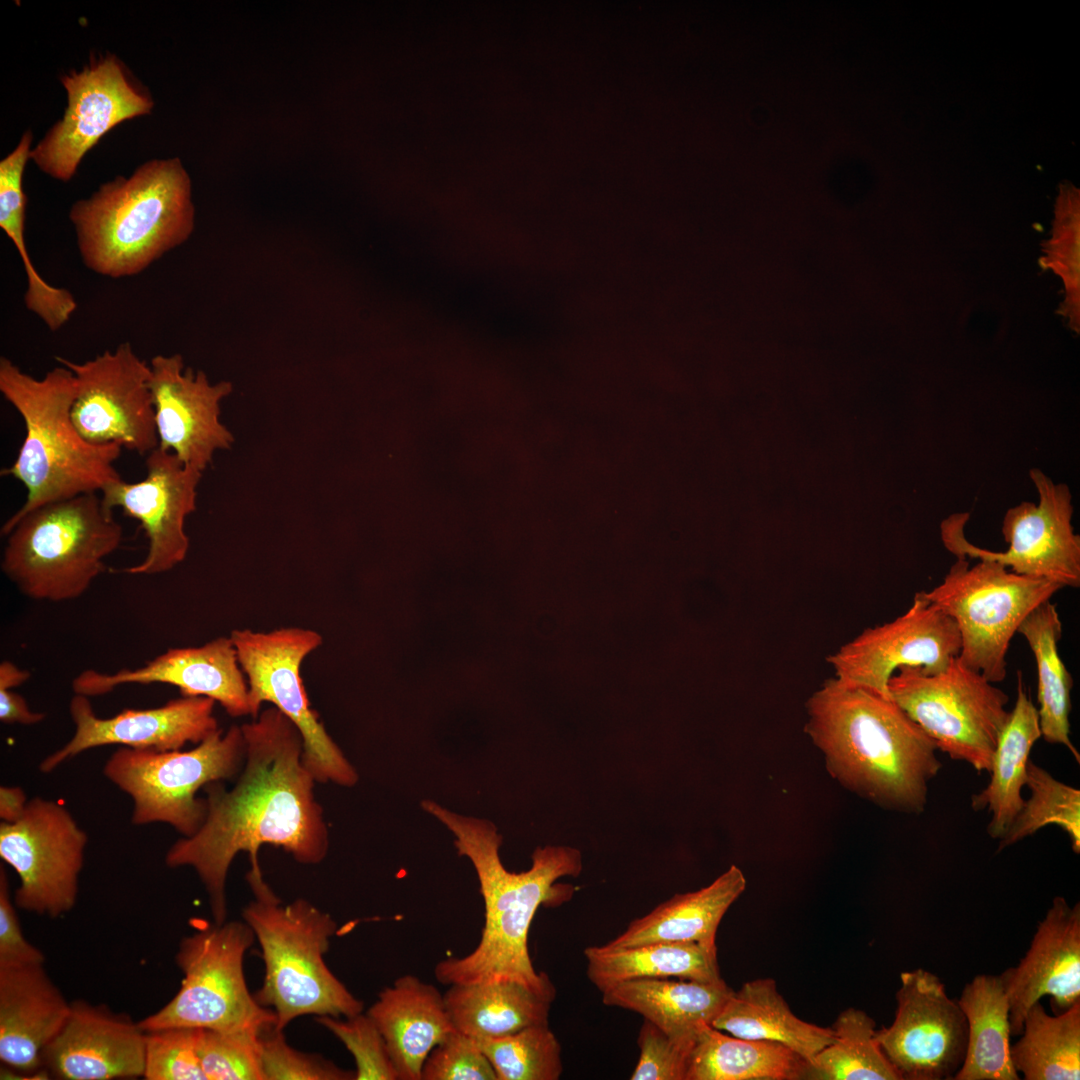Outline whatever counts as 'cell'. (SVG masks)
<instances>
[{"label":"cell","instance_id":"6da1fadb","mask_svg":"<svg viewBox=\"0 0 1080 1080\" xmlns=\"http://www.w3.org/2000/svg\"><path fill=\"white\" fill-rule=\"evenodd\" d=\"M244 765L229 790L208 783L207 815L200 829L181 837L165 855L170 868L190 867L203 884L216 923L227 916L226 882L241 852L259 866L263 845L280 847L301 864L315 865L328 853L323 808L314 795V777L303 763V739L295 724L270 706L241 725Z\"/></svg>","mask_w":1080,"mask_h":1080},{"label":"cell","instance_id":"7a4b0ae2","mask_svg":"<svg viewBox=\"0 0 1080 1080\" xmlns=\"http://www.w3.org/2000/svg\"><path fill=\"white\" fill-rule=\"evenodd\" d=\"M805 733L830 776L878 805L918 814L942 765L934 741L890 697L834 677L806 703Z\"/></svg>","mask_w":1080,"mask_h":1080},{"label":"cell","instance_id":"3957f363","mask_svg":"<svg viewBox=\"0 0 1080 1080\" xmlns=\"http://www.w3.org/2000/svg\"><path fill=\"white\" fill-rule=\"evenodd\" d=\"M421 807L455 836L458 855L467 857L477 873L485 906L478 945L463 957L437 963L436 979L445 985L517 981L537 991L555 990L548 975L533 967L528 933L539 906L568 893L555 882L580 874V851L568 846L538 847L530 869L510 872L499 856L503 838L494 823L452 812L432 800H423Z\"/></svg>","mask_w":1080,"mask_h":1080},{"label":"cell","instance_id":"277c9868","mask_svg":"<svg viewBox=\"0 0 1080 1080\" xmlns=\"http://www.w3.org/2000/svg\"><path fill=\"white\" fill-rule=\"evenodd\" d=\"M69 219L89 270L113 279L134 276L190 238L191 180L179 158L152 159L76 201Z\"/></svg>","mask_w":1080,"mask_h":1080},{"label":"cell","instance_id":"5b68a950","mask_svg":"<svg viewBox=\"0 0 1080 1080\" xmlns=\"http://www.w3.org/2000/svg\"><path fill=\"white\" fill-rule=\"evenodd\" d=\"M0 392L24 421L25 437L14 463L1 471L20 481L26 501L1 527L7 536L30 511L120 480L114 467L122 446L86 441L71 419L76 394L73 372L60 365L42 379L0 358Z\"/></svg>","mask_w":1080,"mask_h":1080},{"label":"cell","instance_id":"8992f818","mask_svg":"<svg viewBox=\"0 0 1080 1080\" xmlns=\"http://www.w3.org/2000/svg\"><path fill=\"white\" fill-rule=\"evenodd\" d=\"M246 880L253 898L243 908L244 922L258 941L265 973L255 993L257 1002L275 1015L283 1030L304 1015L350 1017L364 1004L333 974L325 962L337 923L308 900L283 904L265 881L260 866L250 867Z\"/></svg>","mask_w":1080,"mask_h":1080},{"label":"cell","instance_id":"52a82bcc","mask_svg":"<svg viewBox=\"0 0 1080 1080\" xmlns=\"http://www.w3.org/2000/svg\"><path fill=\"white\" fill-rule=\"evenodd\" d=\"M99 492L42 505L7 535L1 570L25 596L62 602L84 594L123 538Z\"/></svg>","mask_w":1080,"mask_h":1080},{"label":"cell","instance_id":"ba28073f","mask_svg":"<svg viewBox=\"0 0 1080 1080\" xmlns=\"http://www.w3.org/2000/svg\"><path fill=\"white\" fill-rule=\"evenodd\" d=\"M244 760L241 726L232 725L189 750L118 747L105 762L103 774L132 799L134 825L165 823L190 837L207 815L206 799L197 792L208 783L237 778Z\"/></svg>","mask_w":1080,"mask_h":1080},{"label":"cell","instance_id":"9c48e42d","mask_svg":"<svg viewBox=\"0 0 1080 1080\" xmlns=\"http://www.w3.org/2000/svg\"><path fill=\"white\" fill-rule=\"evenodd\" d=\"M254 940L244 921L214 922L184 937L175 956L183 973L180 988L161 1009L138 1021L141 1029L275 1026L274 1013L257 1002L245 979L244 957Z\"/></svg>","mask_w":1080,"mask_h":1080},{"label":"cell","instance_id":"30bf717a","mask_svg":"<svg viewBox=\"0 0 1080 1080\" xmlns=\"http://www.w3.org/2000/svg\"><path fill=\"white\" fill-rule=\"evenodd\" d=\"M1063 587L1016 574L1002 564L982 559L970 567L957 558L942 582L920 591L950 616L959 631L960 660L992 683L1007 675L1010 642L1026 616Z\"/></svg>","mask_w":1080,"mask_h":1080},{"label":"cell","instance_id":"8fae6325","mask_svg":"<svg viewBox=\"0 0 1080 1080\" xmlns=\"http://www.w3.org/2000/svg\"><path fill=\"white\" fill-rule=\"evenodd\" d=\"M891 698L934 741L938 750L989 772L1010 711L1009 696L954 657L936 674L903 666L888 681Z\"/></svg>","mask_w":1080,"mask_h":1080},{"label":"cell","instance_id":"7c38bea8","mask_svg":"<svg viewBox=\"0 0 1080 1080\" xmlns=\"http://www.w3.org/2000/svg\"><path fill=\"white\" fill-rule=\"evenodd\" d=\"M230 638L247 680L250 716L256 718L263 703L272 704L298 728L303 763L316 782L356 785V769L311 708L301 677L304 659L322 645V636L311 629L283 627L269 632L236 629Z\"/></svg>","mask_w":1080,"mask_h":1080},{"label":"cell","instance_id":"4fadbf2b","mask_svg":"<svg viewBox=\"0 0 1080 1080\" xmlns=\"http://www.w3.org/2000/svg\"><path fill=\"white\" fill-rule=\"evenodd\" d=\"M1038 504L1021 502L1009 508L1002 520V535L1008 544L1004 552H994L970 543L964 532L969 513H954L940 525L945 548L957 558L987 559L1012 572L1045 579L1064 587L1080 586V537L1074 532V508L1069 487L1055 483L1040 469L1029 471Z\"/></svg>","mask_w":1080,"mask_h":1080},{"label":"cell","instance_id":"5bb4252c","mask_svg":"<svg viewBox=\"0 0 1080 1080\" xmlns=\"http://www.w3.org/2000/svg\"><path fill=\"white\" fill-rule=\"evenodd\" d=\"M88 842L60 802L35 797L13 823L0 824V857L19 878L14 903L21 910L58 918L76 905Z\"/></svg>","mask_w":1080,"mask_h":1080},{"label":"cell","instance_id":"9a60e30c","mask_svg":"<svg viewBox=\"0 0 1080 1080\" xmlns=\"http://www.w3.org/2000/svg\"><path fill=\"white\" fill-rule=\"evenodd\" d=\"M76 380L71 419L88 442L118 443L122 448L147 456L159 446L150 364L141 359L129 342L106 350L84 363L57 356Z\"/></svg>","mask_w":1080,"mask_h":1080},{"label":"cell","instance_id":"2e32d148","mask_svg":"<svg viewBox=\"0 0 1080 1080\" xmlns=\"http://www.w3.org/2000/svg\"><path fill=\"white\" fill-rule=\"evenodd\" d=\"M60 81L67 107L31 150L30 159L43 173L68 182L103 135L125 120L150 114L154 103L110 53L63 75Z\"/></svg>","mask_w":1080,"mask_h":1080},{"label":"cell","instance_id":"e0dca14e","mask_svg":"<svg viewBox=\"0 0 1080 1080\" xmlns=\"http://www.w3.org/2000/svg\"><path fill=\"white\" fill-rule=\"evenodd\" d=\"M892 1024L876 1041L901 1080H951L967 1046V1021L941 979L918 968L900 974Z\"/></svg>","mask_w":1080,"mask_h":1080},{"label":"cell","instance_id":"ac0fdd59","mask_svg":"<svg viewBox=\"0 0 1080 1080\" xmlns=\"http://www.w3.org/2000/svg\"><path fill=\"white\" fill-rule=\"evenodd\" d=\"M960 650L954 620L917 592L904 614L865 629L827 661L839 680L890 696L888 681L900 667H918L929 675L940 673Z\"/></svg>","mask_w":1080,"mask_h":1080},{"label":"cell","instance_id":"d6986e66","mask_svg":"<svg viewBox=\"0 0 1080 1080\" xmlns=\"http://www.w3.org/2000/svg\"><path fill=\"white\" fill-rule=\"evenodd\" d=\"M146 469L145 478L139 482L120 479L100 491L108 508H122L145 532V558L121 570L133 575L167 572L185 559L190 542L184 523L196 510L197 487L203 474L184 466L174 453L159 446L146 456Z\"/></svg>","mask_w":1080,"mask_h":1080},{"label":"cell","instance_id":"ffe728a7","mask_svg":"<svg viewBox=\"0 0 1080 1080\" xmlns=\"http://www.w3.org/2000/svg\"><path fill=\"white\" fill-rule=\"evenodd\" d=\"M216 702L203 696H181L150 709H125L110 718L94 712L89 697L75 694L69 713L75 726L71 739L44 758L39 769L50 773L86 750L106 745L170 751L197 745L219 729Z\"/></svg>","mask_w":1080,"mask_h":1080},{"label":"cell","instance_id":"44dd1931","mask_svg":"<svg viewBox=\"0 0 1080 1080\" xmlns=\"http://www.w3.org/2000/svg\"><path fill=\"white\" fill-rule=\"evenodd\" d=\"M150 368L159 447L203 473L214 454L235 441L220 421V405L232 393V383H211L205 372L185 367L180 354L156 355Z\"/></svg>","mask_w":1080,"mask_h":1080},{"label":"cell","instance_id":"7402d4cb","mask_svg":"<svg viewBox=\"0 0 1080 1080\" xmlns=\"http://www.w3.org/2000/svg\"><path fill=\"white\" fill-rule=\"evenodd\" d=\"M152 683L173 685L181 696L211 698L231 717L251 715L247 680L230 636L200 647L169 649L138 669L113 674L85 670L74 678L72 689L75 694L96 697L120 685Z\"/></svg>","mask_w":1080,"mask_h":1080},{"label":"cell","instance_id":"603a6c76","mask_svg":"<svg viewBox=\"0 0 1080 1080\" xmlns=\"http://www.w3.org/2000/svg\"><path fill=\"white\" fill-rule=\"evenodd\" d=\"M145 1036L138 1022L104 1004L71 1002L69 1016L42 1054V1069L65 1080L143 1076Z\"/></svg>","mask_w":1080,"mask_h":1080},{"label":"cell","instance_id":"cb8c5ba5","mask_svg":"<svg viewBox=\"0 0 1080 1080\" xmlns=\"http://www.w3.org/2000/svg\"><path fill=\"white\" fill-rule=\"evenodd\" d=\"M1009 1001L1011 1035L1022 1032L1029 1008L1044 996L1064 1011L1080 1002V904L1057 896L1038 923L1017 966L1000 974Z\"/></svg>","mask_w":1080,"mask_h":1080},{"label":"cell","instance_id":"d4e9b609","mask_svg":"<svg viewBox=\"0 0 1080 1080\" xmlns=\"http://www.w3.org/2000/svg\"><path fill=\"white\" fill-rule=\"evenodd\" d=\"M71 1010L44 964L0 967V1060L20 1074H44L42 1054Z\"/></svg>","mask_w":1080,"mask_h":1080},{"label":"cell","instance_id":"484cf974","mask_svg":"<svg viewBox=\"0 0 1080 1080\" xmlns=\"http://www.w3.org/2000/svg\"><path fill=\"white\" fill-rule=\"evenodd\" d=\"M366 1013L385 1040L399 1080H421L428 1054L455 1030L444 995L414 975L385 987Z\"/></svg>","mask_w":1080,"mask_h":1080},{"label":"cell","instance_id":"4316f807","mask_svg":"<svg viewBox=\"0 0 1080 1080\" xmlns=\"http://www.w3.org/2000/svg\"><path fill=\"white\" fill-rule=\"evenodd\" d=\"M745 888L743 872L732 865L708 886L676 894L647 915L635 919L623 933L603 946L618 949L660 942L716 946L720 921Z\"/></svg>","mask_w":1080,"mask_h":1080},{"label":"cell","instance_id":"83f0119b","mask_svg":"<svg viewBox=\"0 0 1080 1080\" xmlns=\"http://www.w3.org/2000/svg\"><path fill=\"white\" fill-rule=\"evenodd\" d=\"M710 1025L738 1038L784 1045L809 1065L834 1040L832 1027L798 1018L771 978L751 980L733 990Z\"/></svg>","mask_w":1080,"mask_h":1080},{"label":"cell","instance_id":"f1b7e54d","mask_svg":"<svg viewBox=\"0 0 1080 1080\" xmlns=\"http://www.w3.org/2000/svg\"><path fill=\"white\" fill-rule=\"evenodd\" d=\"M1016 690L1014 707L993 755L990 782L971 796L973 810L987 809L991 813L987 832L999 840L1024 805L1022 788L1026 785L1029 755L1041 737L1038 709L1024 687L1020 671Z\"/></svg>","mask_w":1080,"mask_h":1080},{"label":"cell","instance_id":"f546056e","mask_svg":"<svg viewBox=\"0 0 1080 1080\" xmlns=\"http://www.w3.org/2000/svg\"><path fill=\"white\" fill-rule=\"evenodd\" d=\"M455 1030L475 1039L500 1037L548 1023L556 990L517 981L449 985L443 994Z\"/></svg>","mask_w":1080,"mask_h":1080},{"label":"cell","instance_id":"4dcf8cb0","mask_svg":"<svg viewBox=\"0 0 1080 1080\" xmlns=\"http://www.w3.org/2000/svg\"><path fill=\"white\" fill-rule=\"evenodd\" d=\"M732 992L723 979L638 978L606 989L602 1001L642 1015L667 1034L682 1035L694 1031L701 1022L711 1024Z\"/></svg>","mask_w":1080,"mask_h":1080},{"label":"cell","instance_id":"1f68e13d","mask_svg":"<svg viewBox=\"0 0 1080 1080\" xmlns=\"http://www.w3.org/2000/svg\"><path fill=\"white\" fill-rule=\"evenodd\" d=\"M809 1064L779 1043L728 1036L698 1024L688 1054L685 1080H796Z\"/></svg>","mask_w":1080,"mask_h":1080},{"label":"cell","instance_id":"d6a6232c","mask_svg":"<svg viewBox=\"0 0 1080 1080\" xmlns=\"http://www.w3.org/2000/svg\"><path fill=\"white\" fill-rule=\"evenodd\" d=\"M957 1002L968 1036L963 1064L953 1080H1018L1010 1059L1009 1001L1001 976L976 975Z\"/></svg>","mask_w":1080,"mask_h":1080},{"label":"cell","instance_id":"836d02e7","mask_svg":"<svg viewBox=\"0 0 1080 1080\" xmlns=\"http://www.w3.org/2000/svg\"><path fill=\"white\" fill-rule=\"evenodd\" d=\"M589 980L601 992L628 980L669 978L699 982L722 979L716 946L660 942L629 948L591 946L584 950Z\"/></svg>","mask_w":1080,"mask_h":1080},{"label":"cell","instance_id":"e575fe53","mask_svg":"<svg viewBox=\"0 0 1080 1080\" xmlns=\"http://www.w3.org/2000/svg\"><path fill=\"white\" fill-rule=\"evenodd\" d=\"M1017 633L1025 638L1036 662L1041 737L1067 747L1079 763L1080 754L1070 740L1073 678L1058 650L1062 622L1056 605L1050 600L1038 605L1022 621Z\"/></svg>","mask_w":1080,"mask_h":1080},{"label":"cell","instance_id":"d590c367","mask_svg":"<svg viewBox=\"0 0 1080 1080\" xmlns=\"http://www.w3.org/2000/svg\"><path fill=\"white\" fill-rule=\"evenodd\" d=\"M1010 1059L1025 1080L1080 1078V1002L1049 1015L1040 1001L1027 1011Z\"/></svg>","mask_w":1080,"mask_h":1080},{"label":"cell","instance_id":"8d00e7d4","mask_svg":"<svg viewBox=\"0 0 1080 1080\" xmlns=\"http://www.w3.org/2000/svg\"><path fill=\"white\" fill-rule=\"evenodd\" d=\"M832 1029L834 1040L815 1056L807 1078L901 1080L877 1043L876 1023L866 1012L848 1008Z\"/></svg>","mask_w":1080,"mask_h":1080},{"label":"cell","instance_id":"74e56055","mask_svg":"<svg viewBox=\"0 0 1080 1080\" xmlns=\"http://www.w3.org/2000/svg\"><path fill=\"white\" fill-rule=\"evenodd\" d=\"M1026 785L1031 796L1005 835L998 851L1033 835L1041 828L1055 824L1069 836L1072 849L1080 852V792L1052 777L1045 769L1029 760Z\"/></svg>","mask_w":1080,"mask_h":1080},{"label":"cell","instance_id":"f35d334b","mask_svg":"<svg viewBox=\"0 0 1080 1080\" xmlns=\"http://www.w3.org/2000/svg\"><path fill=\"white\" fill-rule=\"evenodd\" d=\"M475 1041L497 1080H557L562 1074L561 1045L548 1023Z\"/></svg>","mask_w":1080,"mask_h":1080},{"label":"cell","instance_id":"ab89813d","mask_svg":"<svg viewBox=\"0 0 1080 1080\" xmlns=\"http://www.w3.org/2000/svg\"><path fill=\"white\" fill-rule=\"evenodd\" d=\"M263 1030L199 1028L198 1055L207 1080H265L260 1042Z\"/></svg>","mask_w":1080,"mask_h":1080},{"label":"cell","instance_id":"60d3db41","mask_svg":"<svg viewBox=\"0 0 1080 1080\" xmlns=\"http://www.w3.org/2000/svg\"><path fill=\"white\" fill-rule=\"evenodd\" d=\"M25 211H0V227L13 242L24 266L27 278L24 295L26 308L39 317L50 331L55 332L69 321L77 309V302L70 291L46 282L33 266L24 238Z\"/></svg>","mask_w":1080,"mask_h":1080},{"label":"cell","instance_id":"b9f144b4","mask_svg":"<svg viewBox=\"0 0 1080 1080\" xmlns=\"http://www.w3.org/2000/svg\"><path fill=\"white\" fill-rule=\"evenodd\" d=\"M317 1020L352 1054L355 1080H399L385 1040L367 1013L350 1017L320 1016Z\"/></svg>","mask_w":1080,"mask_h":1080},{"label":"cell","instance_id":"7bdbcfd3","mask_svg":"<svg viewBox=\"0 0 1080 1080\" xmlns=\"http://www.w3.org/2000/svg\"><path fill=\"white\" fill-rule=\"evenodd\" d=\"M199 1028L172 1027L146 1032L142 1078L207 1080L198 1055Z\"/></svg>","mask_w":1080,"mask_h":1080},{"label":"cell","instance_id":"ee69618b","mask_svg":"<svg viewBox=\"0 0 1080 1080\" xmlns=\"http://www.w3.org/2000/svg\"><path fill=\"white\" fill-rule=\"evenodd\" d=\"M261 1063L265 1080H350L355 1072L343 1070L318 1055L290 1046L275 1026L260 1034Z\"/></svg>","mask_w":1080,"mask_h":1080},{"label":"cell","instance_id":"f6af8a7d","mask_svg":"<svg viewBox=\"0 0 1080 1080\" xmlns=\"http://www.w3.org/2000/svg\"><path fill=\"white\" fill-rule=\"evenodd\" d=\"M696 1028L686 1034L670 1035L644 1019L638 1036L639 1059L630 1079L685 1080Z\"/></svg>","mask_w":1080,"mask_h":1080},{"label":"cell","instance_id":"bcb514c9","mask_svg":"<svg viewBox=\"0 0 1080 1080\" xmlns=\"http://www.w3.org/2000/svg\"><path fill=\"white\" fill-rule=\"evenodd\" d=\"M421 1080H497V1077L477 1042L454 1030L428 1054Z\"/></svg>","mask_w":1080,"mask_h":1080},{"label":"cell","instance_id":"7dc6e473","mask_svg":"<svg viewBox=\"0 0 1080 1080\" xmlns=\"http://www.w3.org/2000/svg\"><path fill=\"white\" fill-rule=\"evenodd\" d=\"M45 955L24 936L11 900L7 873L0 867V967L44 964Z\"/></svg>","mask_w":1080,"mask_h":1080},{"label":"cell","instance_id":"c3c4849f","mask_svg":"<svg viewBox=\"0 0 1080 1080\" xmlns=\"http://www.w3.org/2000/svg\"><path fill=\"white\" fill-rule=\"evenodd\" d=\"M46 715L32 711L20 694L10 689H0V721L5 724L33 725L42 722Z\"/></svg>","mask_w":1080,"mask_h":1080},{"label":"cell","instance_id":"681fc988","mask_svg":"<svg viewBox=\"0 0 1080 1080\" xmlns=\"http://www.w3.org/2000/svg\"><path fill=\"white\" fill-rule=\"evenodd\" d=\"M27 797L22 788L17 786L0 787V819L1 822L13 823L24 813L28 804Z\"/></svg>","mask_w":1080,"mask_h":1080},{"label":"cell","instance_id":"f907efd6","mask_svg":"<svg viewBox=\"0 0 1080 1080\" xmlns=\"http://www.w3.org/2000/svg\"><path fill=\"white\" fill-rule=\"evenodd\" d=\"M29 678L30 672L28 670L19 669L9 661L1 662L0 689H12L25 683Z\"/></svg>","mask_w":1080,"mask_h":1080},{"label":"cell","instance_id":"816d5d0a","mask_svg":"<svg viewBox=\"0 0 1080 1080\" xmlns=\"http://www.w3.org/2000/svg\"><path fill=\"white\" fill-rule=\"evenodd\" d=\"M0 209H26V208H0Z\"/></svg>","mask_w":1080,"mask_h":1080}]
</instances>
